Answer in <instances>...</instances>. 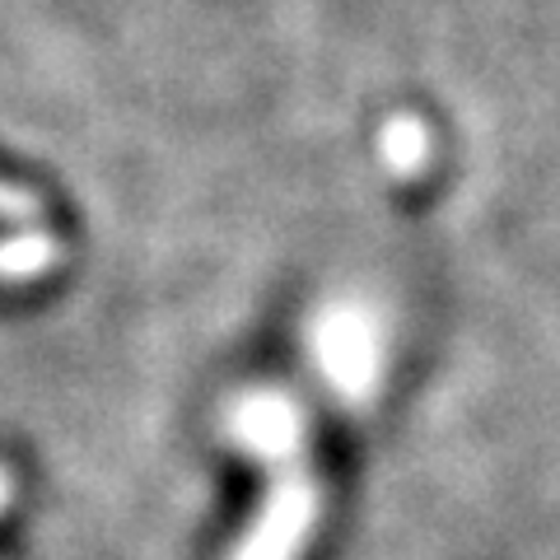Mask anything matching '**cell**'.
Listing matches in <instances>:
<instances>
[{
    "mask_svg": "<svg viewBox=\"0 0 560 560\" xmlns=\"http://www.w3.org/2000/svg\"><path fill=\"white\" fill-rule=\"evenodd\" d=\"M430 160V136L416 117H393L383 127V164H388L397 178H416Z\"/></svg>",
    "mask_w": 560,
    "mask_h": 560,
    "instance_id": "5",
    "label": "cell"
},
{
    "mask_svg": "<svg viewBox=\"0 0 560 560\" xmlns=\"http://www.w3.org/2000/svg\"><path fill=\"white\" fill-rule=\"evenodd\" d=\"M10 490H14V486H10V477H5V471H0V510H5V504H10Z\"/></svg>",
    "mask_w": 560,
    "mask_h": 560,
    "instance_id": "7",
    "label": "cell"
},
{
    "mask_svg": "<svg viewBox=\"0 0 560 560\" xmlns=\"http://www.w3.org/2000/svg\"><path fill=\"white\" fill-rule=\"evenodd\" d=\"M234 434L271 467L304 458V416L285 393H253L234 407Z\"/></svg>",
    "mask_w": 560,
    "mask_h": 560,
    "instance_id": "2",
    "label": "cell"
},
{
    "mask_svg": "<svg viewBox=\"0 0 560 560\" xmlns=\"http://www.w3.org/2000/svg\"><path fill=\"white\" fill-rule=\"evenodd\" d=\"M318 350H323L331 378H364L374 370V346H370L364 327L350 318V313H341L337 323H327Z\"/></svg>",
    "mask_w": 560,
    "mask_h": 560,
    "instance_id": "3",
    "label": "cell"
},
{
    "mask_svg": "<svg viewBox=\"0 0 560 560\" xmlns=\"http://www.w3.org/2000/svg\"><path fill=\"white\" fill-rule=\"evenodd\" d=\"M0 220L5 224H33L38 220V197H28V191L0 183Z\"/></svg>",
    "mask_w": 560,
    "mask_h": 560,
    "instance_id": "6",
    "label": "cell"
},
{
    "mask_svg": "<svg viewBox=\"0 0 560 560\" xmlns=\"http://www.w3.org/2000/svg\"><path fill=\"white\" fill-rule=\"evenodd\" d=\"M61 243L47 230H20L10 238H0V280H33L57 267Z\"/></svg>",
    "mask_w": 560,
    "mask_h": 560,
    "instance_id": "4",
    "label": "cell"
},
{
    "mask_svg": "<svg viewBox=\"0 0 560 560\" xmlns=\"http://www.w3.org/2000/svg\"><path fill=\"white\" fill-rule=\"evenodd\" d=\"M313 523H318V477L308 471V458L276 467V486L267 490L257 523L238 541L234 560H294Z\"/></svg>",
    "mask_w": 560,
    "mask_h": 560,
    "instance_id": "1",
    "label": "cell"
}]
</instances>
